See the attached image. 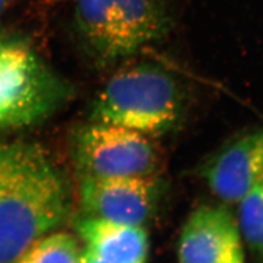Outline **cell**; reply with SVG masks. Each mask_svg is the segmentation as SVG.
<instances>
[{
	"mask_svg": "<svg viewBox=\"0 0 263 263\" xmlns=\"http://www.w3.org/2000/svg\"><path fill=\"white\" fill-rule=\"evenodd\" d=\"M64 180L42 148L14 143L0 177V263H13L67 212Z\"/></svg>",
	"mask_w": 263,
	"mask_h": 263,
	"instance_id": "cell-1",
	"label": "cell"
},
{
	"mask_svg": "<svg viewBox=\"0 0 263 263\" xmlns=\"http://www.w3.org/2000/svg\"><path fill=\"white\" fill-rule=\"evenodd\" d=\"M73 24L88 54L109 65L166 36L172 16L164 0H75Z\"/></svg>",
	"mask_w": 263,
	"mask_h": 263,
	"instance_id": "cell-3",
	"label": "cell"
},
{
	"mask_svg": "<svg viewBox=\"0 0 263 263\" xmlns=\"http://www.w3.org/2000/svg\"><path fill=\"white\" fill-rule=\"evenodd\" d=\"M79 263H111V262L100 258L88 249H85L80 253Z\"/></svg>",
	"mask_w": 263,
	"mask_h": 263,
	"instance_id": "cell-13",
	"label": "cell"
},
{
	"mask_svg": "<svg viewBox=\"0 0 263 263\" xmlns=\"http://www.w3.org/2000/svg\"><path fill=\"white\" fill-rule=\"evenodd\" d=\"M13 147H14V144H2L0 145V177H2L3 172L7 166V163L10 159Z\"/></svg>",
	"mask_w": 263,
	"mask_h": 263,
	"instance_id": "cell-12",
	"label": "cell"
},
{
	"mask_svg": "<svg viewBox=\"0 0 263 263\" xmlns=\"http://www.w3.org/2000/svg\"><path fill=\"white\" fill-rule=\"evenodd\" d=\"M10 3L11 0H0V15L7 10V8L9 7Z\"/></svg>",
	"mask_w": 263,
	"mask_h": 263,
	"instance_id": "cell-14",
	"label": "cell"
},
{
	"mask_svg": "<svg viewBox=\"0 0 263 263\" xmlns=\"http://www.w3.org/2000/svg\"><path fill=\"white\" fill-rule=\"evenodd\" d=\"M184 92L168 70L139 63L118 70L98 93L92 120L156 136L174 128L182 117Z\"/></svg>",
	"mask_w": 263,
	"mask_h": 263,
	"instance_id": "cell-2",
	"label": "cell"
},
{
	"mask_svg": "<svg viewBox=\"0 0 263 263\" xmlns=\"http://www.w3.org/2000/svg\"><path fill=\"white\" fill-rule=\"evenodd\" d=\"M77 229L88 250L111 263H147L148 236L143 226L101 218L81 219Z\"/></svg>",
	"mask_w": 263,
	"mask_h": 263,
	"instance_id": "cell-9",
	"label": "cell"
},
{
	"mask_svg": "<svg viewBox=\"0 0 263 263\" xmlns=\"http://www.w3.org/2000/svg\"><path fill=\"white\" fill-rule=\"evenodd\" d=\"M66 96L67 87L28 41L0 59V130L43 119Z\"/></svg>",
	"mask_w": 263,
	"mask_h": 263,
	"instance_id": "cell-4",
	"label": "cell"
},
{
	"mask_svg": "<svg viewBox=\"0 0 263 263\" xmlns=\"http://www.w3.org/2000/svg\"><path fill=\"white\" fill-rule=\"evenodd\" d=\"M179 263H245L242 238L226 205L204 204L185 220L178 242Z\"/></svg>",
	"mask_w": 263,
	"mask_h": 263,
	"instance_id": "cell-7",
	"label": "cell"
},
{
	"mask_svg": "<svg viewBox=\"0 0 263 263\" xmlns=\"http://www.w3.org/2000/svg\"><path fill=\"white\" fill-rule=\"evenodd\" d=\"M162 194L158 176L82 177L80 199L90 217L143 226L157 210Z\"/></svg>",
	"mask_w": 263,
	"mask_h": 263,
	"instance_id": "cell-6",
	"label": "cell"
},
{
	"mask_svg": "<svg viewBox=\"0 0 263 263\" xmlns=\"http://www.w3.org/2000/svg\"><path fill=\"white\" fill-rule=\"evenodd\" d=\"M73 156L81 178L158 176L163 164L152 136L98 122L78 130Z\"/></svg>",
	"mask_w": 263,
	"mask_h": 263,
	"instance_id": "cell-5",
	"label": "cell"
},
{
	"mask_svg": "<svg viewBox=\"0 0 263 263\" xmlns=\"http://www.w3.org/2000/svg\"><path fill=\"white\" fill-rule=\"evenodd\" d=\"M238 204L237 224L242 240L259 263H263V179Z\"/></svg>",
	"mask_w": 263,
	"mask_h": 263,
	"instance_id": "cell-10",
	"label": "cell"
},
{
	"mask_svg": "<svg viewBox=\"0 0 263 263\" xmlns=\"http://www.w3.org/2000/svg\"><path fill=\"white\" fill-rule=\"evenodd\" d=\"M81 251L68 233H48L31 245L13 263H79Z\"/></svg>",
	"mask_w": 263,
	"mask_h": 263,
	"instance_id": "cell-11",
	"label": "cell"
},
{
	"mask_svg": "<svg viewBox=\"0 0 263 263\" xmlns=\"http://www.w3.org/2000/svg\"><path fill=\"white\" fill-rule=\"evenodd\" d=\"M202 176L220 201L237 204L263 179V127L229 142L205 163Z\"/></svg>",
	"mask_w": 263,
	"mask_h": 263,
	"instance_id": "cell-8",
	"label": "cell"
}]
</instances>
